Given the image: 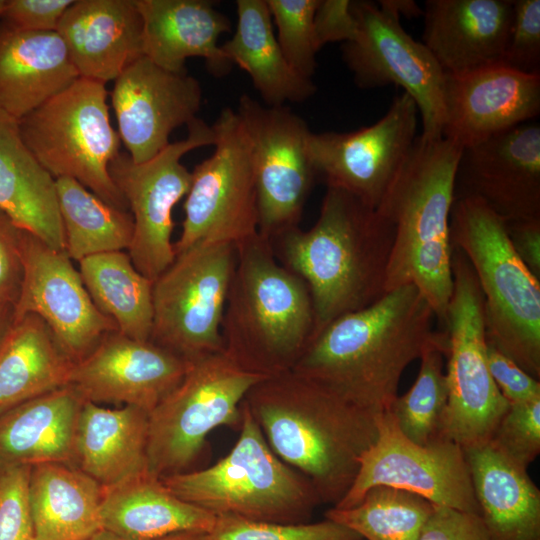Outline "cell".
<instances>
[{"label":"cell","instance_id":"4dcf8cb0","mask_svg":"<svg viewBox=\"0 0 540 540\" xmlns=\"http://www.w3.org/2000/svg\"><path fill=\"white\" fill-rule=\"evenodd\" d=\"M490 540H540V490L489 443L465 450Z\"/></svg>","mask_w":540,"mask_h":540},{"label":"cell","instance_id":"8992f818","mask_svg":"<svg viewBox=\"0 0 540 540\" xmlns=\"http://www.w3.org/2000/svg\"><path fill=\"white\" fill-rule=\"evenodd\" d=\"M450 241L477 278L487 343L540 381V282L515 252L506 221L477 197H455Z\"/></svg>","mask_w":540,"mask_h":540},{"label":"cell","instance_id":"ee69618b","mask_svg":"<svg viewBox=\"0 0 540 540\" xmlns=\"http://www.w3.org/2000/svg\"><path fill=\"white\" fill-rule=\"evenodd\" d=\"M418 540H490L480 514L434 505Z\"/></svg>","mask_w":540,"mask_h":540},{"label":"cell","instance_id":"9a60e30c","mask_svg":"<svg viewBox=\"0 0 540 540\" xmlns=\"http://www.w3.org/2000/svg\"><path fill=\"white\" fill-rule=\"evenodd\" d=\"M377 437L361 457L355 480L333 507L357 505L376 486L418 495L434 505L480 514L463 448L437 437L426 445L405 437L390 411L377 416Z\"/></svg>","mask_w":540,"mask_h":540},{"label":"cell","instance_id":"7a4b0ae2","mask_svg":"<svg viewBox=\"0 0 540 540\" xmlns=\"http://www.w3.org/2000/svg\"><path fill=\"white\" fill-rule=\"evenodd\" d=\"M243 403L269 447L335 506L377 437V416L293 371L255 384Z\"/></svg>","mask_w":540,"mask_h":540},{"label":"cell","instance_id":"4fadbf2b","mask_svg":"<svg viewBox=\"0 0 540 540\" xmlns=\"http://www.w3.org/2000/svg\"><path fill=\"white\" fill-rule=\"evenodd\" d=\"M187 127L185 139L170 142L153 158L135 163L127 153H119L108 168L132 212L134 229L127 253L135 268L153 282L176 258L172 213L191 183V172L181 159L215 140L212 127L199 118Z\"/></svg>","mask_w":540,"mask_h":540},{"label":"cell","instance_id":"11a10c76","mask_svg":"<svg viewBox=\"0 0 540 540\" xmlns=\"http://www.w3.org/2000/svg\"><path fill=\"white\" fill-rule=\"evenodd\" d=\"M4 5H5V0H0V21H1V18H2Z\"/></svg>","mask_w":540,"mask_h":540},{"label":"cell","instance_id":"f6af8a7d","mask_svg":"<svg viewBox=\"0 0 540 540\" xmlns=\"http://www.w3.org/2000/svg\"><path fill=\"white\" fill-rule=\"evenodd\" d=\"M23 228L0 210V305L14 306L23 279Z\"/></svg>","mask_w":540,"mask_h":540},{"label":"cell","instance_id":"74e56055","mask_svg":"<svg viewBox=\"0 0 540 540\" xmlns=\"http://www.w3.org/2000/svg\"><path fill=\"white\" fill-rule=\"evenodd\" d=\"M446 349V333L436 332L419 358L415 382L406 393L396 397L389 409L402 434L420 445L438 437L447 405Z\"/></svg>","mask_w":540,"mask_h":540},{"label":"cell","instance_id":"8fae6325","mask_svg":"<svg viewBox=\"0 0 540 540\" xmlns=\"http://www.w3.org/2000/svg\"><path fill=\"white\" fill-rule=\"evenodd\" d=\"M214 152L191 172L175 255L199 244L237 246L259 232L252 147L236 110H221L211 125Z\"/></svg>","mask_w":540,"mask_h":540},{"label":"cell","instance_id":"7dc6e473","mask_svg":"<svg viewBox=\"0 0 540 540\" xmlns=\"http://www.w3.org/2000/svg\"><path fill=\"white\" fill-rule=\"evenodd\" d=\"M487 363L495 385L509 404L540 397V381L488 343Z\"/></svg>","mask_w":540,"mask_h":540},{"label":"cell","instance_id":"30bf717a","mask_svg":"<svg viewBox=\"0 0 540 540\" xmlns=\"http://www.w3.org/2000/svg\"><path fill=\"white\" fill-rule=\"evenodd\" d=\"M453 290L444 324L448 400L438 437L468 450L487 444L509 403L487 363L484 302L475 273L452 246Z\"/></svg>","mask_w":540,"mask_h":540},{"label":"cell","instance_id":"7c38bea8","mask_svg":"<svg viewBox=\"0 0 540 540\" xmlns=\"http://www.w3.org/2000/svg\"><path fill=\"white\" fill-rule=\"evenodd\" d=\"M236 262L232 244H199L153 282L150 340L187 362L223 352L221 324Z\"/></svg>","mask_w":540,"mask_h":540},{"label":"cell","instance_id":"7bdbcfd3","mask_svg":"<svg viewBox=\"0 0 540 540\" xmlns=\"http://www.w3.org/2000/svg\"><path fill=\"white\" fill-rule=\"evenodd\" d=\"M31 467H0V540H35L28 498Z\"/></svg>","mask_w":540,"mask_h":540},{"label":"cell","instance_id":"cb8c5ba5","mask_svg":"<svg viewBox=\"0 0 540 540\" xmlns=\"http://www.w3.org/2000/svg\"><path fill=\"white\" fill-rule=\"evenodd\" d=\"M56 31L79 77L106 84L143 56L135 0H74Z\"/></svg>","mask_w":540,"mask_h":540},{"label":"cell","instance_id":"681fc988","mask_svg":"<svg viewBox=\"0 0 540 540\" xmlns=\"http://www.w3.org/2000/svg\"><path fill=\"white\" fill-rule=\"evenodd\" d=\"M511 244L523 263L540 278V218L506 221Z\"/></svg>","mask_w":540,"mask_h":540},{"label":"cell","instance_id":"e575fe53","mask_svg":"<svg viewBox=\"0 0 540 540\" xmlns=\"http://www.w3.org/2000/svg\"><path fill=\"white\" fill-rule=\"evenodd\" d=\"M82 281L98 310L112 319L117 331L149 341L153 324V281L133 265L127 252L112 251L79 262Z\"/></svg>","mask_w":540,"mask_h":540},{"label":"cell","instance_id":"484cf974","mask_svg":"<svg viewBox=\"0 0 540 540\" xmlns=\"http://www.w3.org/2000/svg\"><path fill=\"white\" fill-rule=\"evenodd\" d=\"M79 74L57 33L0 21V108L19 121L70 86Z\"/></svg>","mask_w":540,"mask_h":540},{"label":"cell","instance_id":"3957f363","mask_svg":"<svg viewBox=\"0 0 540 540\" xmlns=\"http://www.w3.org/2000/svg\"><path fill=\"white\" fill-rule=\"evenodd\" d=\"M269 239L278 261L309 289L313 339L337 318L386 293L392 230L376 209L342 189L327 187L310 229L294 226Z\"/></svg>","mask_w":540,"mask_h":540},{"label":"cell","instance_id":"f35d334b","mask_svg":"<svg viewBox=\"0 0 540 540\" xmlns=\"http://www.w3.org/2000/svg\"><path fill=\"white\" fill-rule=\"evenodd\" d=\"M279 46L291 68L312 79L318 48L313 19L319 0H266Z\"/></svg>","mask_w":540,"mask_h":540},{"label":"cell","instance_id":"f907efd6","mask_svg":"<svg viewBox=\"0 0 540 540\" xmlns=\"http://www.w3.org/2000/svg\"><path fill=\"white\" fill-rule=\"evenodd\" d=\"M378 4L399 18L400 16L412 18L423 15L421 8L412 0H382Z\"/></svg>","mask_w":540,"mask_h":540},{"label":"cell","instance_id":"ac0fdd59","mask_svg":"<svg viewBox=\"0 0 540 540\" xmlns=\"http://www.w3.org/2000/svg\"><path fill=\"white\" fill-rule=\"evenodd\" d=\"M23 279L13 319L40 317L63 352L74 363L88 355L115 322L93 303L79 270L64 251H57L27 230L21 239Z\"/></svg>","mask_w":540,"mask_h":540},{"label":"cell","instance_id":"4316f807","mask_svg":"<svg viewBox=\"0 0 540 540\" xmlns=\"http://www.w3.org/2000/svg\"><path fill=\"white\" fill-rule=\"evenodd\" d=\"M84 399L71 385L0 414V467L60 462L74 465Z\"/></svg>","mask_w":540,"mask_h":540},{"label":"cell","instance_id":"816d5d0a","mask_svg":"<svg viewBox=\"0 0 540 540\" xmlns=\"http://www.w3.org/2000/svg\"><path fill=\"white\" fill-rule=\"evenodd\" d=\"M13 320V306L0 305V341Z\"/></svg>","mask_w":540,"mask_h":540},{"label":"cell","instance_id":"8d00e7d4","mask_svg":"<svg viewBox=\"0 0 540 540\" xmlns=\"http://www.w3.org/2000/svg\"><path fill=\"white\" fill-rule=\"evenodd\" d=\"M433 504L399 489L376 486L355 506L332 507L325 518L335 521L363 540H418Z\"/></svg>","mask_w":540,"mask_h":540},{"label":"cell","instance_id":"603a6c76","mask_svg":"<svg viewBox=\"0 0 540 540\" xmlns=\"http://www.w3.org/2000/svg\"><path fill=\"white\" fill-rule=\"evenodd\" d=\"M512 0H427L423 44L445 74L501 63Z\"/></svg>","mask_w":540,"mask_h":540},{"label":"cell","instance_id":"f5cc1de1","mask_svg":"<svg viewBox=\"0 0 540 540\" xmlns=\"http://www.w3.org/2000/svg\"><path fill=\"white\" fill-rule=\"evenodd\" d=\"M157 540H211L207 532H185L170 535Z\"/></svg>","mask_w":540,"mask_h":540},{"label":"cell","instance_id":"7402d4cb","mask_svg":"<svg viewBox=\"0 0 540 540\" xmlns=\"http://www.w3.org/2000/svg\"><path fill=\"white\" fill-rule=\"evenodd\" d=\"M442 136L462 148L529 122L540 112V75L502 63L445 74Z\"/></svg>","mask_w":540,"mask_h":540},{"label":"cell","instance_id":"c3c4849f","mask_svg":"<svg viewBox=\"0 0 540 540\" xmlns=\"http://www.w3.org/2000/svg\"><path fill=\"white\" fill-rule=\"evenodd\" d=\"M313 28L318 50L331 42H348L357 34V21L351 10V0H319Z\"/></svg>","mask_w":540,"mask_h":540},{"label":"cell","instance_id":"1f68e13d","mask_svg":"<svg viewBox=\"0 0 540 540\" xmlns=\"http://www.w3.org/2000/svg\"><path fill=\"white\" fill-rule=\"evenodd\" d=\"M103 490L73 464L32 466L28 498L35 540H87L102 530Z\"/></svg>","mask_w":540,"mask_h":540},{"label":"cell","instance_id":"db71d44e","mask_svg":"<svg viewBox=\"0 0 540 540\" xmlns=\"http://www.w3.org/2000/svg\"><path fill=\"white\" fill-rule=\"evenodd\" d=\"M87 540H124V539L118 537L117 535L109 531L102 529L98 531L97 533H95L94 535H92Z\"/></svg>","mask_w":540,"mask_h":540},{"label":"cell","instance_id":"5b68a950","mask_svg":"<svg viewBox=\"0 0 540 540\" xmlns=\"http://www.w3.org/2000/svg\"><path fill=\"white\" fill-rule=\"evenodd\" d=\"M315 317L301 277L276 258L258 232L236 246L222 324L223 352L262 377L292 371L312 342Z\"/></svg>","mask_w":540,"mask_h":540},{"label":"cell","instance_id":"d590c367","mask_svg":"<svg viewBox=\"0 0 540 540\" xmlns=\"http://www.w3.org/2000/svg\"><path fill=\"white\" fill-rule=\"evenodd\" d=\"M54 180L64 252L71 260L129 248L134 229L129 211L109 205L74 179Z\"/></svg>","mask_w":540,"mask_h":540},{"label":"cell","instance_id":"ffe728a7","mask_svg":"<svg viewBox=\"0 0 540 540\" xmlns=\"http://www.w3.org/2000/svg\"><path fill=\"white\" fill-rule=\"evenodd\" d=\"M481 199L505 221L540 218V126L525 122L462 149L455 197Z\"/></svg>","mask_w":540,"mask_h":540},{"label":"cell","instance_id":"d6a6232c","mask_svg":"<svg viewBox=\"0 0 540 540\" xmlns=\"http://www.w3.org/2000/svg\"><path fill=\"white\" fill-rule=\"evenodd\" d=\"M237 25L221 49L232 64L243 69L265 105L284 106L309 99L316 86L288 64L273 29L266 0L236 1Z\"/></svg>","mask_w":540,"mask_h":540},{"label":"cell","instance_id":"d6986e66","mask_svg":"<svg viewBox=\"0 0 540 540\" xmlns=\"http://www.w3.org/2000/svg\"><path fill=\"white\" fill-rule=\"evenodd\" d=\"M111 101L127 154L142 163L170 143L174 129L197 118L202 89L186 71L171 72L141 56L114 80Z\"/></svg>","mask_w":540,"mask_h":540},{"label":"cell","instance_id":"e0dca14e","mask_svg":"<svg viewBox=\"0 0 540 540\" xmlns=\"http://www.w3.org/2000/svg\"><path fill=\"white\" fill-rule=\"evenodd\" d=\"M418 108L402 92L374 124L351 132H311L308 149L316 175L376 209L416 139Z\"/></svg>","mask_w":540,"mask_h":540},{"label":"cell","instance_id":"60d3db41","mask_svg":"<svg viewBox=\"0 0 540 540\" xmlns=\"http://www.w3.org/2000/svg\"><path fill=\"white\" fill-rule=\"evenodd\" d=\"M488 443L527 470L540 454V397L509 404Z\"/></svg>","mask_w":540,"mask_h":540},{"label":"cell","instance_id":"44dd1931","mask_svg":"<svg viewBox=\"0 0 540 540\" xmlns=\"http://www.w3.org/2000/svg\"><path fill=\"white\" fill-rule=\"evenodd\" d=\"M189 362L151 341L107 333L74 362L69 383L85 401L133 406L150 413L182 381Z\"/></svg>","mask_w":540,"mask_h":540},{"label":"cell","instance_id":"b9f144b4","mask_svg":"<svg viewBox=\"0 0 540 540\" xmlns=\"http://www.w3.org/2000/svg\"><path fill=\"white\" fill-rule=\"evenodd\" d=\"M513 14L501 63L540 75V0H512Z\"/></svg>","mask_w":540,"mask_h":540},{"label":"cell","instance_id":"52a82bcc","mask_svg":"<svg viewBox=\"0 0 540 540\" xmlns=\"http://www.w3.org/2000/svg\"><path fill=\"white\" fill-rule=\"evenodd\" d=\"M241 412L238 439L224 457L204 469L161 477L163 484L215 516L309 522L322 504L314 487L272 451L243 402Z\"/></svg>","mask_w":540,"mask_h":540},{"label":"cell","instance_id":"ab89813d","mask_svg":"<svg viewBox=\"0 0 540 540\" xmlns=\"http://www.w3.org/2000/svg\"><path fill=\"white\" fill-rule=\"evenodd\" d=\"M211 540H363L349 528L329 519L320 522L278 523L236 516H216Z\"/></svg>","mask_w":540,"mask_h":540},{"label":"cell","instance_id":"f546056e","mask_svg":"<svg viewBox=\"0 0 540 540\" xmlns=\"http://www.w3.org/2000/svg\"><path fill=\"white\" fill-rule=\"evenodd\" d=\"M0 210L57 251L65 240L55 180L34 158L18 121L0 108Z\"/></svg>","mask_w":540,"mask_h":540},{"label":"cell","instance_id":"9c48e42d","mask_svg":"<svg viewBox=\"0 0 540 540\" xmlns=\"http://www.w3.org/2000/svg\"><path fill=\"white\" fill-rule=\"evenodd\" d=\"M224 352L189 362L179 385L148 415V471L156 477L190 471L216 428H238L241 404L263 380Z\"/></svg>","mask_w":540,"mask_h":540},{"label":"cell","instance_id":"836d02e7","mask_svg":"<svg viewBox=\"0 0 540 540\" xmlns=\"http://www.w3.org/2000/svg\"><path fill=\"white\" fill-rule=\"evenodd\" d=\"M72 365L40 317L13 319L0 341V414L67 386Z\"/></svg>","mask_w":540,"mask_h":540},{"label":"cell","instance_id":"ba28073f","mask_svg":"<svg viewBox=\"0 0 540 540\" xmlns=\"http://www.w3.org/2000/svg\"><path fill=\"white\" fill-rule=\"evenodd\" d=\"M105 84L79 77L18 121L24 143L54 179H74L111 206L128 204L109 174L121 139L112 127Z\"/></svg>","mask_w":540,"mask_h":540},{"label":"cell","instance_id":"83f0119b","mask_svg":"<svg viewBox=\"0 0 540 540\" xmlns=\"http://www.w3.org/2000/svg\"><path fill=\"white\" fill-rule=\"evenodd\" d=\"M149 413L84 401L76 429L74 465L108 488L148 471Z\"/></svg>","mask_w":540,"mask_h":540},{"label":"cell","instance_id":"d4e9b609","mask_svg":"<svg viewBox=\"0 0 540 540\" xmlns=\"http://www.w3.org/2000/svg\"><path fill=\"white\" fill-rule=\"evenodd\" d=\"M142 18L143 56L171 72H184L189 57H201L212 75L233 64L218 39L231 30L228 17L208 0H135Z\"/></svg>","mask_w":540,"mask_h":540},{"label":"cell","instance_id":"bcb514c9","mask_svg":"<svg viewBox=\"0 0 540 540\" xmlns=\"http://www.w3.org/2000/svg\"><path fill=\"white\" fill-rule=\"evenodd\" d=\"M74 0H5L1 21L16 29L56 31Z\"/></svg>","mask_w":540,"mask_h":540},{"label":"cell","instance_id":"5bb4252c","mask_svg":"<svg viewBox=\"0 0 540 540\" xmlns=\"http://www.w3.org/2000/svg\"><path fill=\"white\" fill-rule=\"evenodd\" d=\"M357 34L345 42L342 55L363 89L387 85L403 88L415 102L424 140L442 136L445 73L422 42L402 27L400 18L372 1H351Z\"/></svg>","mask_w":540,"mask_h":540},{"label":"cell","instance_id":"f1b7e54d","mask_svg":"<svg viewBox=\"0 0 540 540\" xmlns=\"http://www.w3.org/2000/svg\"><path fill=\"white\" fill-rule=\"evenodd\" d=\"M215 519L214 514L172 493L149 472L103 490L102 528L124 540L209 533Z\"/></svg>","mask_w":540,"mask_h":540},{"label":"cell","instance_id":"6da1fadb","mask_svg":"<svg viewBox=\"0 0 540 540\" xmlns=\"http://www.w3.org/2000/svg\"><path fill=\"white\" fill-rule=\"evenodd\" d=\"M434 319L414 285L400 286L331 322L292 371L379 415L389 411L403 372L435 336Z\"/></svg>","mask_w":540,"mask_h":540},{"label":"cell","instance_id":"2e32d148","mask_svg":"<svg viewBox=\"0 0 540 540\" xmlns=\"http://www.w3.org/2000/svg\"><path fill=\"white\" fill-rule=\"evenodd\" d=\"M236 111L252 147L259 232L270 238L301 219L317 176L308 149L311 131L285 106L263 105L247 94Z\"/></svg>","mask_w":540,"mask_h":540},{"label":"cell","instance_id":"277c9868","mask_svg":"<svg viewBox=\"0 0 540 540\" xmlns=\"http://www.w3.org/2000/svg\"><path fill=\"white\" fill-rule=\"evenodd\" d=\"M462 149L418 136L376 208L393 233L385 291L414 285L442 325L453 290L450 215Z\"/></svg>","mask_w":540,"mask_h":540}]
</instances>
